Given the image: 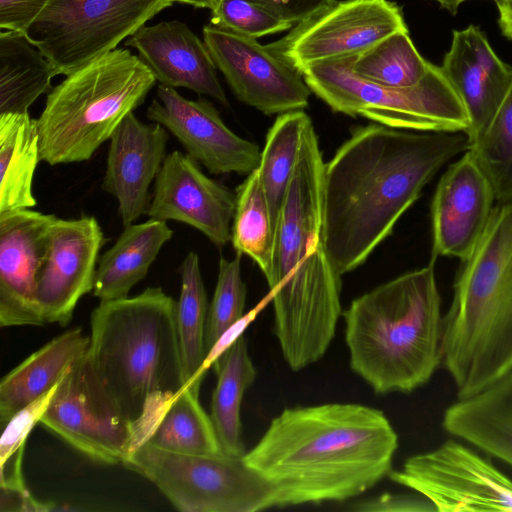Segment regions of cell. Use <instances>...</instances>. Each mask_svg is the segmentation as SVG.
Returning <instances> with one entry per match:
<instances>
[{
	"label": "cell",
	"instance_id": "cell-1",
	"mask_svg": "<svg viewBox=\"0 0 512 512\" xmlns=\"http://www.w3.org/2000/svg\"><path fill=\"white\" fill-rule=\"evenodd\" d=\"M468 147L463 131L353 128L324 167L323 240L338 273L361 266L440 168Z\"/></svg>",
	"mask_w": 512,
	"mask_h": 512
},
{
	"label": "cell",
	"instance_id": "cell-2",
	"mask_svg": "<svg viewBox=\"0 0 512 512\" xmlns=\"http://www.w3.org/2000/svg\"><path fill=\"white\" fill-rule=\"evenodd\" d=\"M397 448L382 411L327 403L284 409L243 459L273 487L278 507H286L366 492L388 476Z\"/></svg>",
	"mask_w": 512,
	"mask_h": 512
},
{
	"label": "cell",
	"instance_id": "cell-3",
	"mask_svg": "<svg viewBox=\"0 0 512 512\" xmlns=\"http://www.w3.org/2000/svg\"><path fill=\"white\" fill-rule=\"evenodd\" d=\"M324 167L311 120L276 222L272 268L266 277L274 333L293 371L324 356L342 312L341 275L323 240Z\"/></svg>",
	"mask_w": 512,
	"mask_h": 512
},
{
	"label": "cell",
	"instance_id": "cell-4",
	"mask_svg": "<svg viewBox=\"0 0 512 512\" xmlns=\"http://www.w3.org/2000/svg\"><path fill=\"white\" fill-rule=\"evenodd\" d=\"M94 370L142 445L185 386L177 302L161 287L100 301L91 314Z\"/></svg>",
	"mask_w": 512,
	"mask_h": 512
},
{
	"label": "cell",
	"instance_id": "cell-5",
	"mask_svg": "<svg viewBox=\"0 0 512 512\" xmlns=\"http://www.w3.org/2000/svg\"><path fill=\"white\" fill-rule=\"evenodd\" d=\"M434 261L354 299L343 312L351 369L378 394L410 393L442 362Z\"/></svg>",
	"mask_w": 512,
	"mask_h": 512
},
{
	"label": "cell",
	"instance_id": "cell-6",
	"mask_svg": "<svg viewBox=\"0 0 512 512\" xmlns=\"http://www.w3.org/2000/svg\"><path fill=\"white\" fill-rule=\"evenodd\" d=\"M458 398L512 370V201L497 203L462 261L443 318L442 362Z\"/></svg>",
	"mask_w": 512,
	"mask_h": 512
},
{
	"label": "cell",
	"instance_id": "cell-7",
	"mask_svg": "<svg viewBox=\"0 0 512 512\" xmlns=\"http://www.w3.org/2000/svg\"><path fill=\"white\" fill-rule=\"evenodd\" d=\"M141 59L116 48L76 69L51 88L36 119L41 161L89 160L156 83Z\"/></svg>",
	"mask_w": 512,
	"mask_h": 512
},
{
	"label": "cell",
	"instance_id": "cell-8",
	"mask_svg": "<svg viewBox=\"0 0 512 512\" xmlns=\"http://www.w3.org/2000/svg\"><path fill=\"white\" fill-rule=\"evenodd\" d=\"M357 55L325 60L302 73L311 92L334 112L397 129L467 132V111L440 66L431 63L414 86L390 87L357 76Z\"/></svg>",
	"mask_w": 512,
	"mask_h": 512
},
{
	"label": "cell",
	"instance_id": "cell-9",
	"mask_svg": "<svg viewBox=\"0 0 512 512\" xmlns=\"http://www.w3.org/2000/svg\"><path fill=\"white\" fill-rule=\"evenodd\" d=\"M182 512H256L278 507L273 487L242 457L191 455L143 443L123 464Z\"/></svg>",
	"mask_w": 512,
	"mask_h": 512
},
{
	"label": "cell",
	"instance_id": "cell-10",
	"mask_svg": "<svg viewBox=\"0 0 512 512\" xmlns=\"http://www.w3.org/2000/svg\"><path fill=\"white\" fill-rule=\"evenodd\" d=\"M172 0H50L25 36L68 75L116 49Z\"/></svg>",
	"mask_w": 512,
	"mask_h": 512
},
{
	"label": "cell",
	"instance_id": "cell-11",
	"mask_svg": "<svg viewBox=\"0 0 512 512\" xmlns=\"http://www.w3.org/2000/svg\"><path fill=\"white\" fill-rule=\"evenodd\" d=\"M40 423L95 462L123 465L138 448L134 425L102 384L88 350L60 380Z\"/></svg>",
	"mask_w": 512,
	"mask_h": 512
},
{
	"label": "cell",
	"instance_id": "cell-12",
	"mask_svg": "<svg viewBox=\"0 0 512 512\" xmlns=\"http://www.w3.org/2000/svg\"><path fill=\"white\" fill-rule=\"evenodd\" d=\"M406 30L401 8L393 1L335 0L267 46L302 74L316 63L360 54Z\"/></svg>",
	"mask_w": 512,
	"mask_h": 512
},
{
	"label": "cell",
	"instance_id": "cell-13",
	"mask_svg": "<svg viewBox=\"0 0 512 512\" xmlns=\"http://www.w3.org/2000/svg\"><path fill=\"white\" fill-rule=\"evenodd\" d=\"M388 477L427 498L440 512H512V481L490 461L461 443L409 457Z\"/></svg>",
	"mask_w": 512,
	"mask_h": 512
},
{
	"label": "cell",
	"instance_id": "cell-14",
	"mask_svg": "<svg viewBox=\"0 0 512 512\" xmlns=\"http://www.w3.org/2000/svg\"><path fill=\"white\" fill-rule=\"evenodd\" d=\"M203 41L234 95L266 115L303 110L311 90L303 75L255 38L203 27Z\"/></svg>",
	"mask_w": 512,
	"mask_h": 512
},
{
	"label": "cell",
	"instance_id": "cell-15",
	"mask_svg": "<svg viewBox=\"0 0 512 512\" xmlns=\"http://www.w3.org/2000/svg\"><path fill=\"white\" fill-rule=\"evenodd\" d=\"M156 96L147 118L165 127L186 154L209 172L248 175L258 168L262 150L228 128L210 101L184 98L175 88L161 84Z\"/></svg>",
	"mask_w": 512,
	"mask_h": 512
},
{
	"label": "cell",
	"instance_id": "cell-16",
	"mask_svg": "<svg viewBox=\"0 0 512 512\" xmlns=\"http://www.w3.org/2000/svg\"><path fill=\"white\" fill-rule=\"evenodd\" d=\"M104 242V233L95 217H55L37 277L36 299L45 323L67 325L80 298L93 291Z\"/></svg>",
	"mask_w": 512,
	"mask_h": 512
},
{
	"label": "cell",
	"instance_id": "cell-17",
	"mask_svg": "<svg viewBox=\"0 0 512 512\" xmlns=\"http://www.w3.org/2000/svg\"><path fill=\"white\" fill-rule=\"evenodd\" d=\"M198 164L178 150L166 155L146 214L187 224L221 248L231 241L236 194L208 177Z\"/></svg>",
	"mask_w": 512,
	"mask_h": 512
},
{
	"label": "cell",
	"instance_id": "cell-18",
	"mask_svg": "<svg viewBox=\"0 0 512 512\" xmlns=\"http://www.w3.org/2000/svg\"><path fill=\"white\" fill-rule=\"evenodd\" d=\"M54 214L32 209L0 213V325L42 326L37 277Z\"/></svg>",
	"mask_w": 512,
	"mask_h": 512
},
{
	"label": "cell",
	"instance_id": "cell-19",
	"mask_svg": "<svg viewBox=\"0 0 512 512\" xmlns=\"http://www.w3.org/2000/svg\"><path fill=\"white\" fill-rule=\"evenodd\" d=\"M496 201L493 188L467 150L441 176L431 203L432 255L464 261L480 240Z\"/></svg>",
	"mask_w": 512,
	"mask_h": 512
},
{
	"label": "cell",
	"instance_id": "cell-20",
	"mask_svg": "<svg viewBox=\"0 0 512 512\" xmlns=\"http://www.w3.org/2000/svg\"><path fill=\"white\" fill-rule=\"evenodd\" d=\"M168 131L128 114L110 138L102 190L116 198L123 226L147 212L149 188L166 157Z\"/></svg>",
	"mask_w": 512,
	"mask_h": 512
},
{
	"label": "cell",
	"instance_id": "cell-21",
	"mask_svg": "<svg viewBox=\"0 0 512 512\" xmlns=\"http://www.w3.org/2000/svg\"><path fill=\"white\" fill-rule=\"evenodd\" d=\"M442 72L461 99L470 120L469 143L489 125L512 83V66L503 62L475 25L453 32Z\"/></svg>",
	"mask_w": 512,
	"mask_h": 512
},
{
	"label": "cell",
	"instance_id": "cell-22",
	"mask_svg": "<svg viewBox=\"0 0 512 512\" xmlns=\"http://www.w3.org/2000/svg\"><path fill=\"white\" fill-rule=\"evenodd\" d=\"M125 45L137 50L161 85L187 88L229 105L205 42L185 23L172 20L144 25Z\"/></svg>",
	"mask_w": 512,
	"mask_h": 512
},
{
	"label": "cell",
	"instance_id": "cell-23",
	"mask_svg": "<svg viewBox=\"0 0 512 512\" xmlns=\"http://www.w3.org/2000/svg\"><path fill=\"white\" fill-rule=\"evenodd\" d=\"M443 429L512 467V370L468 397L442 417Z\"/></svg>",
	"mask_w": 512,
	"mask_h": 512
},
{
	"label": "cell",
	"instance_id": "cell-24",
	"mask_svg": "<svg viewBox=\"0 0 512 512\" xmlns=\"http://www.w3.org/2000/svg\"><path fill=\"white\" fill-rule=\"evenodd\" d=\"M90 336L76 327L53 338L0 382V424L55 386L89 348Z\"/></svg>",
	"mask_w": 512,
	"mask_h": 512
},
{
	"label": "cell",
	"instance_id": "cell-25",
	"mask_svg": "<svg viewBox=\"0 0 512 512\" xmlns=\"http://www.w3.org/2000/svg\"><path fill=\"white\" fill-rule=\"evenodd\" d=\"M173 233L166 221L152 218L124 226L115 243L99 256L93 295L100 301L128 297Z\"/></svg>",
	"mask_w": 512,
	"mask_h": 512
},
{
	"label": "cell",
	"instance_id": "cell-26",
	"mask_svg": "<svg viewBox=\"0 0 512 512\" xmlns=\"http://www.w3.org/2000/svg\"><path fill=\"white\" fill-rule=\"evenodd\" d=\"M41 161L36 119L0 114V213L36 206L33 179Z\"/></svg>",
	"mask_w": 512,
	"mask_h": 512
},
{
	"label": "cell",
	"instance_id": "cell-27",
	"mask_svg": "<svg viewBox=\"0 0 512 512\" xmlns=\"http://www.w3.org/2000/svg\"><path fill=\"white\" fill-rule=\"evenodd\" d=\"M213 365L217 383L212 394L210 417L223 454L242 457L246 451L242 439L241 403L246 389L257 375L244 335Z\"/></svg>",
	"mask_w": 512,
	"mask_h": 512
},
{
	"label": "cell",
	"instance_id": "cell-28",
	"mask_svg": "<svg viewBox=\"0 0 512 512\" xmlns=\"http://www.w3.org/2000/svg\"><path fill=\"white\" fill-rule=\"evenodd\" d=\"M57 76L50 61L19 32H0V114L28 113Z\"/></svg>",
	"mask_w": 512,
	"mask_h": 512
},
{
	"label": "cell",
	"instance_id": "cell-29",
	"mask_svg": "<svg viewBox=\"0 0 512 512\" xmlns=\"http://www.w3.org/2000/svg\"><path fill=\"white\" fill-rule=\"evenodd\" d=\"M144 443L181 454L224 455L212 419L191 386L174 397Z\"/></svg>",
	"mask_w": 512,
	"mask_h": 512
},
{
	"label": "cell",
	"instance_id": "cell-30",
	"mask_svg": "<svg viewBox=\"0 0 512 512\" xmlns=\"http://www.w3.org/2000/svg\"><path fill=\"white\" fill-rule=\"evenodd\" d=\"M178 272L181 290L177 301V326L185 386L199 392L202 381L198 374L207 354L205 328L209 306L197 253L188 252Z\"/></svg>",
	"mask_w": 512,
	"mask_h": 512
},
{
	"label": "cell",
	"instance_id": "cell-31",
	"mask_svg": "<svg viewBox=\"0 0 512 512\" xmlns=\"http://www.w3.org/2000/svg\"><path fill=\"white\" fill-rule=\"evenodd\" d=\"M310 120L303 110L282 113L266 134L257 171L274 227L296 165L305 127Z\"/></svg>",
	"mask_w": 512,
	"mask_h": 512
},
{
	"label": "cell",
	"instance_id": "cell-32",
	"mask_svg": "<svg viewBox=\"0 0 512 512\" xmlns=\"http://www.w3.org/2000/svg\"><path fill=\"white\" fill-rule=\"evenodd\" d=\"M275 227L257 169L237 188L231 242L239 254L249 256L265 278L273 261Z\"/></svg>",
	"mask_w": 512,
	"mask_h": 512
},
{
	"label": "cell",
	"instance_id": "cell-33",
	"mask_svg": "<svg viewBox=\"0 0 512 512\" xmlns=\"http://www.w3.org/2000/svg\"><path fill=\"white\" fill-rule=\"evenodd\" d=\"M430 65L418 52L406 30L393 33L358 54L353 71L367 81L402 88L418 84Z\"/></svg>",
	"mask_w": 512,
	"mask_h": 512
},
{
	"label": "cell",
	"instance_id": "cell-34",
	"mask_svg": "<svg viewBox=\"0 0 512 512\" xmlns=\"http://www.w3.org/2000/svg\"><path fill=\"white\" fill-rule=\"evenodd\" d=\"M468 151L488 178L497 203L512 201V83L495 116Z\"/></svg>",
	"mask_w": 512,
	"mask_h": 512
},
{
	"label": "cell",
	"instance_id": "cell-35",
	"mask_svg": "<svg viewBox=\"0 0 512 512\" xmlns=\"http://www.w3.org/2000/svg\"><path fill=\"white\" fill-rule=\"evenodd\" d=\"M59 382L35 401L16 412L2 426L4 430L0 440V489L27 490L22 473L26 439L32 428L40 423Z\"/></svg>",
	"mask_w": 512,
	"mask_h": 512
},
{
	"label": "cell",
	"instance_id": "cell-36",
	"mask_svg": "<svg viewBox=\"0 0 512 512\" xmlns=\"http://www.w3.org/2000/svg\"><path fill=\"white\" fill-rule=\"evenodd\" d=\"M245 303L246 285L241 272V254L237 253L232 259L221 257L217 283L206 320L207 352L222 333L245 314Z\"/></svg>",
	"mask_w": 512,
	"mask_h": 512
},
{
	"label": "cell",
	"instance_id": "cell-37",
	"mask_svg": "<svg viewBox=\"0 0 512 512\" xmlns=\"http://www.w3.org/2000/svg\"><path fill=\"white\" fill-rule=\"evenodd\" d=\"M211 24L255 39L287 31L293 25L250 0H219Z\"/></svg>",
	"mask_w": 512,
	"mask_h": 512
},
{
	"label": "cell",
	"instance_id": "cell-38",
	"mask_svg": "<svg viewBox=\"0 0 512 512\" xmlns=\"http://www.w3.org/2000/svg\"><path fill=\"white\" fill-rule=\"evenodd\" d=\"M349 510L358 512L436 511L433 504L418 493L415 495L383 493L354 503Z\"/></svg>",
	"mask_w": 512,
	"mask_h": 512
},
{
	"label": "cell",
	"instance_id": "cell-39",
	"mask_svg": "<svg viewBox=\"0 0 512 512\" xmlns=\"http://www.w3.org/2000/svg\"><path fill=\"white\" fill-rule=\"evenodd\" d=\"M50 0H0V28L26 34Z\"/></svg>",
	"mask_w": 512,
	"mask_h": 512
},
{
	"label": "cell",
	"instance_id": "cell-40",
	"mask_svg": "<svg viewBox=\"0 0 512 512\" xmlns=\"http://www.w3.org/2000/svg\"><path fill=\"white\" fill-rule=\"evenodd\" d=\"M272 301L270 293L263 298L252 310L245 313L238 321L233 323L227 328L222 335L218 338L215 344L207 352L203 365L199 371L198 378L200 381L206 371L213 366L216 360L238 339L240 338L246 328L254 321L260 311Z\"/></svg>",
	"mask_w": 512,
	"mask_h": 512
},
{
	"label": "cell",
	"instance_id": "cell-41",
	"mask_svg": "<svg viewBox=\"0 0 512 512\" xmlns=\"http://www.w3.org/2000/svg\"><path fill=\"white\" fill-rule=\"evenodd\" d=\"M292 24L299 23L335 0H250Z\"/></svg>",
	"mask_w": 512,
	"mask_h": 512
},
{
	"label": "cell",
	"instance_id": "cell-42",
	"mask_svg": "<svg viewBox=\"0 0 512 512\" xmlns=\"http://www.w3.org/2000/svg\"><path fill=\"white\" fill-rule=\"evenodd\" d=\"M0 510L3 511H47L48 503L35 500L29 491H9L0 489Z\"/></svg>",
	"mask_w": 512,
	"mask_h": 512
},
{
	"label": "cell",
	"instance_id": "cell-43",
	"mask_svg": "<svg viewBox=\"0 0 512 512\" xmlns=\"http://www.w3.org/2000/svg\"><path fill=\"white\" fill-rule=\"evenodd\" d=\"M498 8V25L503 36L512 41V0L495 1Z\"/></svg>",
	"mask_w": 512,
	"mask_h": 512
},
{
	"label": "cell",
	"instance_id": "cell-44",
	"mask_svg": "<svg viewBox=\"0 0 512 512\" xmlns=\"http://www.w3.org/2000/svg\"><path fill=\"white\" fill-rule=\"evenodd\" d=\"M174 3H182L192 5L196 8H204L210 9L211 11L215 9L219 0H172Z\"/></svg>",
	"mask_w": 512,
	"mask_h": 512
},
{
	"label": "cell",
	"instance_id": "cell-45",
	"mask_svg": "<svg viewBox=\"0 0 512 512\" xmlns=\"http://www.w3.org/2000/svg\"><path fill=\"white\" fill-rule=\"evenodd\" d=\"M439 4V6L452 14H456L459 6L467 0H433ZM497 1V0H494Z\"/></svg>",
	"mask_w": 512,
	"mask_h": 512
}]
</instances>
